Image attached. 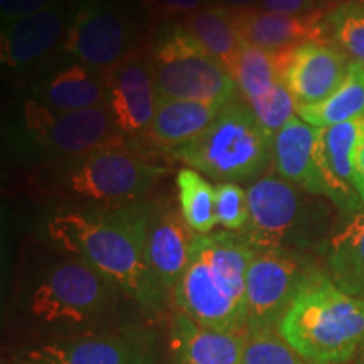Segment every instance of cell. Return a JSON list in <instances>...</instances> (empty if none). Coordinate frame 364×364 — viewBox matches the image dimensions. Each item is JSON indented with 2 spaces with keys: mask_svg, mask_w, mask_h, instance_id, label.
Listing matches in <instances>:
<instances>
[{
  "mask_svg": "<svg viewBox=\"0 0 364 364\" xmlns=\"http://www.w3.org/2000/svg\"><path fill=\"white\" fill-rule=\"evenodd\" d=\"M145 226L147 201L142 199L107 211L59 213L48 223V231L56 243L95 268L132 302L159 312L169 292L150 268Z\"/></svg>",
  "mask_w": 364,
  "mask_h": 364,
  "instance_id": "6da1fadb",
  "label": "cell"
},
{
  "mask_svg": "<svg viewBox=\"0 0 364 364\" xmlns=\"http://www.w3.org/2000/svg\"><path fill=\"white\" fill-rule=\"evenodd\" d=\"M253 255L240 233L198 235L172 292L179 312L209 329L247 336V273Z\"/></svg>",
  "mask_w": 364,
  "mask_h": 364,
  "instance_id": "7a4b0ae2",
  "label": "cell"
},
{
  "mask_svg": "<svg viewBox=\"0 0 364 364\" xmlns=\"http://www.w3.org/2000/svg\"><path fill=\"white\" fill-rule=\"evenodd\" d=\"M309 364H344L364 346V299L341 290L322 270L309 273L279 326Z\"/></svg>",
  "mask_w": 364,
  "mask_h": 364,
  "instance_id": "3957f363",
  "label": "cell"
},
{
  "mask_svg": "<svg viewBox=\"0 0 364 364\" xmlns=\"http://www.w3.org/2000/svg\"><path fill=\"white\" fill-rule=\"evenodd\" d=\"M176 161L221 182H255L273 166V139L241 97L189 142L169 150Z\"/></svg>",
  "mask_w": 364,
  "mask_h": 364,
  "instance_id": "277c9868",
  "label": "cell"
},
{
  "mask_svg": "<svg viewBox=\"0 0 364 364\" xmlns=\"http://www.w3.org/2000/svg\"><path fill=\"white\" fill-rule=\"evenodd\" d=\"M250 221L241 236L253 250L299 252L321 236L327 206L280 176H263L247 189Z\"/></svg>",
  "mask_w": 364,
  "mask_h": 364,
  "instance_id": "5b68a950",
  "label": "cell"
},
{
  "mask_svg": "<svg viewBox=\"0 0 364 364\" xmlns=\"http://www.w3.org/2000/svg\"><path fill=\"white\" fill-rule=\"evenodd\" d=\"M159 98L226 105L240 97L235 76L182 24L166 26L149 56Z\"/></svg>",
  "mask_w": 364,
  "mask_h": 364,
  "instance_id": "8992f818",
  "label": "cell"
},
{
  "mask_svg": "<svg viewBox=\"0 0 364 364\" xmlns=\"http://www.w3.org/2000/svg\"><path fill=\"white\" fill-rule=\"evenodd\" d=\"M166 172L140 150L122 144L66 159L54 184L88 201L122 206L142 201Z\"/></svg>",
  "mask_w": 364,
  "mask_h": 364,
  "instance_id": "52a82bcc",
  "label": "cell"
},
{
  "mask_svg": "<svg viewBox=\"0 0 364 364\" xmlns=\"http://www.w3.org/2000/svg\"><path fill=\"white\" fill-rule=\"evenodd\" d=\"M118 290L80 258L58 263L36 287L29 311L48 324H86L102 317Z\"/></svg>",
  "mask_w": 364,
  "mask_h": 364,
  "instance_id": "ba28073f",
  "label": "cell"
},
{
  "mask_svg": "<svg viewBox=\"0 0 364 364\" xmlns=\"http://www.w3.org/2000/svg\"><path fill=\"white\" fill-rule=\"evenodd\" d=\"M312 270L299 252L255 250L247 273V336L279 331Z\"/></svg>",
  "mask_w": 364,
  "mask_h": 364,
  "instance_id": "9c48e42d",
  "label": "cell"
},
{
  "mask_svg": "<svg viewBox=\"0 0 364 364\" xmlns=\"http://www.w3.org/2000/svg\"><path fill=\"white\" fill-rule=\"evenodd\" d=\"M24 122L36 144L68 159L122 145L129 140L117 129L107 105L59 112L29 100L24 107Z\"/></svg>",
  "mask_w": 364,
  "mask_h": 364,
  "instance_id": "30bf717a",
  "label": "cell"
},
{
  "mask_svg": "<svg viewBox=\"0 0 364 364\" xmlns=\"http://www.w3.org/2000/svg\"><path fill=\"white\" fill-rule=\"evenodd\" d=\"M134 29L113 0H80L63 49L86 66L105 71L134 53Z\"/></svg>",
  "mask_w": 364,
  "mask_h": 364,
  "instance_id": "8fae6325",
  "label": "cell"
},
{
  "mask_svg": "<svg viewBox=\"0 0 364 364\" xmlns=\"http://www.w3.org/2000/svg\"><path fill=\"white\" fill-rule=\"evenodd\" d=\"M240 97L248 103L267 134L275 135L297 115V102L280 76L277 54L243 43L235 71Z\"/></svg>",
  "mask_w": 364,
  "mask_h": 364,
  "instance_id": "7c38bea8",
  "label": "cell"
},
{
  "mask_svg": "<svg viewBox=\"0 0 364 364\" xmlns=\"http://www.w3.org/2000/svg\"><path fill=\"white\" fill-rule=\"evenodd\" d=\"M103 73L107 108L125 139L149 135L156 115L159 95L149 58L132 53Z\"/></svg>",
  "mask_w": 364,
  "mask_h": 364,
  "instance_id": "4fadbf2b",
  "label": "cell"
},
{
  "mask_svg": "<svg viewBox=\"0 0 364 364\" xmlns=\"http://www.w3.org/2000/svg\"><path fill=\"white\" fill-rule=\"evenodd\" d=\"M280 76L297 105H314L343 83L351 58L332 41H311L277 54Z\"/></svg>",
  "mask_w": 364,
  "mask_h": 364,
  "instance_id": "5bb4252c",
  "label": "cell"
},
{
  "mask_svg": "<svg viewBox=\"0 0 364 364\" xmlns=\"http://www.w3.org/2000/svg\"><path fill=\"white\" fill-rule=\"evenodd\" d=\"M26 358L39 364H159L150 339L130 332L51 341L31 349Z\"/></svg>",
  "mask_w": 364,
  "mask_h": 364,
  "instance_id": "9a60e30c",
  "label": "cell"
},
{
  "mask_svg": "<svg viewBox=\"0 0 364 364\" xmlns=\"http://www.w3.org/2000/svg\"><path fill=\"white\" fill-rule=\"evenodd\" d=\"M198 233L169 203L147 201L145 248L150 268L167 292H174L189 265Z\"/></svg>",
  "mask_w": 364,
  "mask_h": 364,
  "instance_id": "2e32d148",
  "label": "cell"
},
{
  "mask_svg": "<svg viewBox=\"0 0 364 364\" xmlns=\"http://www.w3.org/2000/svg\"><path fill=\"white\" fill-rule=\"evenodd\" d=\"M231 14L241 39L267 53H285L311 41H331L322 9L304 16H285L257 7L231 9Z\"/></svg>",
  "mask_w": 364,
  "mask_h": 364,
  "instance_id": "e0dca14e",
  "label": "cell"
},
{
  "mask_svg": "<svg viewBox=\"0 0 364 364\" xmlns=\"http://www.w3.org/2000/svg\"><path fill=\"white\" fill-rule=\"evenodd\" d=\"M364 118L318 129L317 161L326 184V199L339 211L353 213L364 208L354 188L353 156Z\"/></svg>",
  "mask_w": 364,
  "mask_h": 364,
  "instance_id": "ac0fdd59",
  "label": "cell"
},
{
  "mask_svg": "<svg viewBox=\"0 0 364 364\" xmlns=\"http://www.w3.org/2000/svg\"><path fill=\"white\" fill-rule=\"evenodd\" d=\"M70 14L61 2L2 26L0 59L9 68L29 66L39 61L65 38Z\"/></svg>",
  "mask_w": 364,
  "mask_h": 364,
  "instance_id": "d6986e66",
  "label": "cell"
},
{
  "mask_svg": "<svg viewBox=\"0 0 364 364\" xmlns=\"http://www.w3.org/2000/svg\"><path fill=\"white\" fill-rule=\"evenodd\" d=\"M318 129L295 115L273 139V167L277 176L306 193L326 199V184L317 161Z\"/></svg>",
  "mask_w": 364,
  "mask_h": 364,
  "instance_id": "ffe728a7",
  "label": "cell"
},
{
  "mask_svg": "<svg viewBox=\"0 0 364 364\" xmlns=\"http://www.w3.org/2000/svg\"><path fill=\"white\" fill-rule=\"evenodd\" d=\"M171 344L176 364H241L247 336L209 329L177 311Z\"/></svg>",
  "mask_w": 364,
  "mask_h": 364,
  "instance_id": "44dd1931",
  "label": "cell"
},
{
  "mask_svg": "<svg viewBox=\"0 0 364 364\" xmlns=\"http://www.w3.org/2000/svg\"><path fill=\"white\" fill-rule=\"evenodd\" d=\"M36 102L59 112L86 110L105 105L107 88L103 73L80 61L68 65L41 85Z\"/></svg>",
  "mask_w": 364,
  "mask_h": 364,
  "instance_id": "7402d4cb",
  "label": "cell"
},
{
  "mask_svg": "<svg viewBox=\"0 0 364 364\" xmlns=\"http://www.w3.org/2000/svg\"><path fill=\"white\" fill-rule=\"evenodd\" d=\"M326 265V273L341 290L364 299V208L349 215L327 240Z\"/></svg>",
  "mask_w": 364,
  "mask_h": 364,
  "instance_id": "603a6c76",
  "label": "cell"
},
{
  "mask_svg": "<svg viewBox=\"0 0 364 364\" xmlns=\"http://www.w3.org/2000/svg\"><path fill=\"white\" fill-rule=\"evenodd\" d=\"M225 105L159 98L149 135L157 145L174 149L198 136Z\"/></svg>",
  "mask_w": 364,
  "mask_h": 364,
  "instance_id": "cb8c5ba5",
  "label": "cell"
},
{
  "mask_svg": "<svg viewBox=\"0 0 364 364\" xmlns=\"http://www.w3.org/2000/svg\"><path fill=\"white\" fill-rule=\"evenodd\" d=\"M182 27L235 75L245 41L236 29L231 9L206 6L186 16Z\"/></svg>",
  "mask_w": 364,
  "mask_h": 364,
  "instance_id": "d4e9b609",
  "label": "cell"
},
{
  "mask_svg": "<svg viewBox=\"0 0 364 364\" xmlns=\"http://www.w3.org/2000/svg\"><path fill=\"white\" fill-rule=\"evenodd\" d=\"M297 117L317 129L364 118V66L351 61L343 83L322 102L297 105Z\"/></svg>",
  "mask_w": 364,
  "mask_h": 364,
  "instance_id": "484cf974",
  "label": "cell"
},
{
  "mask_svg": "<svg viewBox=\"0 0 364 364\" xmlns=\"http://www.w3.org/2000/svg\"><path fill=\"white\" fill-rule=\"evenodd\" d=\"M179 209L191 230L198 235H209L218 226L216 188L198 171L181 169L177 172Z\"/></svg>",
  "mask_w": 364,
  "mask_h": 364,
  "instance_id": "4316f807",
  "label": "cell"
},
{
  "mask_svg": "<svg viewBox=\"0 0 364 364\" xmlns=\"http://www.w3.org/2000/svg\"><path fill=\"white\" fill-rule=\"evenodd\" d=\"M332 43L364 66V0H348L326 12Z\"/></svg>",
  "mask_w": 364,
  "mask_h": 364,
  "instance_id": "83f0119b",
  "label": "cell"
},
{
  "mask_svg": "<svg viewBox=\"0 0 364 364\" xmlns=\"http://www.w3.org/2000/svg\"><path fill=\"white\" fill-rule=\"evenodd\" d=\"M241 364H309L277 332L247 336Z\"/></svg>",
  "mask_w": 364,
  "mask_h": 364,
  "instance_id": "f1b7e54d",
  "label": "cell"
},
{
  "mask_svg": "<svg viewBox=\"0 0 364 364\" xmlns=\"http://www.w3.org/2000/svg\"><path fill=\"white\" fill-rule=\"evenodd\" d=\"M218 225L225 231L241 233L250 221L247 191L236 182H221L216 186Z\"/></svg>",
  "mask_w": 364,
  "mask_h": 364,
  "instance_id": "f546056e",
  "label": "cell"
},
{
  "mask_svg": "<svg viewBox=\"0 0 364 364\" xmlns=\"http://www.w3.org/2000/svg\"><path fill=\"white\" fill-rule=\"evenodd\" d=\"M61 0H0V19L2 26L9 22L21 19V17L31 16L44 9L56 6Z\"/></svg>",
  "mask_w": 364,
  "mask_h": 364,
  "instance_id": "4dcf8cb0",
  "label": "cell"
},
{
  "mask_svg": "<svg viewBox=\"0 0 364 364\" xmlns=\"http://www.w3.org/2000/svg\"><path fill=\"white\" fill-rule=\"evenodd\" d=\"M150 11L159 16H189L199 9L206 7V0H144Z\"/></svg>",
  "mask_w": 364,
  "mask_h": 364,
  "instance_id": "1f68e13d",
  "label": "cell"
},
{
  "mask_svg": "<svg viewBox=\"0 0 364 364\" xmlns=\"http://www.w3.org/2000/svg\"><path fill=\"white\" fill-rule=\"evenodd\" d=\"M257 9L285 16H304L318 11L317 0H258Z\"/></svg>",
  "mask_w": 364,
  "mask_h": 364,
  "instance_id": "d6a6232c",
  "label": "cell"
},
{
  "mask_svg": "<svg viewBox=\"0 0 364 364\" xmlns=\"http://www.w3.org/2000/svg\"><path fill=\"white\" fill-rule=\"evenodd\" d=\"M353 171H354V188H356V193L364 204V120H363L361 134H359L358 144L356 147H354Z\"/></svg>",
  "mask_w": 364,
  "mask_h": 364,
  "instance_id": "836d02e7",
  "label": "cell"
},
{
  "mask_svg": "<svg viewBox=\"0 0 364 364\" xmlns=\"http://www.w3.org/2000/svg\"><path fill=\"white\" fill-rule=\"evenodd\" d=\"M225 7L233 9V11H243V9L257 7L258 0H223Z\"/></svg>",
  "mask_w": 364,
  "mask_h": 364,
  "instance_id": "e575fe53",
  "label": "cell"
},
{
  "mask_svg": "<svg viewBox=\"0 0 364 364\" xmlns=\"http://www.w3.org/2000/svg\"><path fill=\"white\" fill-rule=\"evenodd\" d=\"M344 2H348V0H317L318 7L326 12L331 11V9L341 6V4H344Z\"/></svg>",
  "mask_w": 364,
  "mask_h": 364,
  "instance_id": "d590c367",
  "label": "cell"
},
{
  "mask_svg": "<svg viewBox=\"0 0 364 364\" xmlns=\"http://www.w3.org/2000/svg\"><path fill=\"white\" fill-rule=\"evenodd\" d=\"M356 364H364V346H363V353H361V356H359V359H358V363Z\"/></svg>",
  "mask_w": 364,
  "mask_h": 364,
  "instance_id": "8d00e7d4",
  "label": "cell"
},
{
  "mask_svg": "<svg viewBox=\"0 0 364 364\" xmlns=\"http://www.w3.org/2000/svg\"><path fill=\"white\" fill-rule=\"evenodd\" d=\"M24 364H39V363H33V361H26Z\"/></svg>",
  "mask_w": 364,
  "mask_h": 364,
  "instance_id": "74e56055",
  "label": "cell"
}]
</instances>
